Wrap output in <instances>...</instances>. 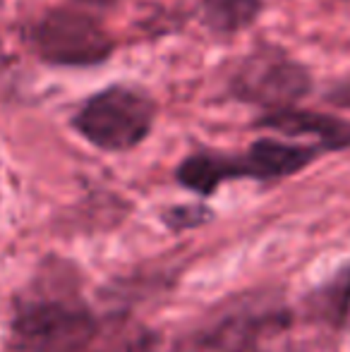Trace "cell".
Returning a JSON list of instances; mask_svg holds the SVG:
<instances>
[{"label":"cell","mask_w":350,"mask_h":352,"mask_svg":"<svg viewBox=\"0 0 350 352\" xmlns=\"http://www.w3.org/2000/svg\"><path fill=\"white\" fill-rule=\"evenodd\" d=\"M154 336L122 316H101L72 283H34L14 300L5 352H151Z\"/></svg>","instance_id":"6da1fadb"},{"label":"cell","mask_w":350,"mask_h":352,"mask_svg":"<svg viewBox=\"0 0 350 352\" xmlns=\"http://www.w3.org/2000/svg\"><path fill=\"white\" fill-rule=\"evenodd\" d=\"M324 156V148L309 142L259 137L245 151H214L197 148L175 168V180L182 190L199 197H214L230 180L281 182L303 173Z\"/></svg>","instance_id":"7a4b0ae2"},{"label":"cell","mask_w":350,"mask_h":352,"mask_svg":"<svg viewBox=\"0 0 350 352\" xmlns=\"http://www.w3.org/2000/svg\"><path fill=\"white\" fill-rule=\"evenodd\" d=\"M290 309L271 295L250 292L223 302L180 336L173 352H257L290 326Z\"/></svg>","instance_id":"3957f363"},{"label":"cell","mask_w":350,"mask_h":352,"mask_svg":"<svg viewBox=\"0 0 350 352\" xmlns=\"http://www.w3.org/2000/svg\"><path fill=\"white\" fill-rule=\"evenodd\" d=\"M156 98L137 84H111L77 106L70 125L94 148L125 153L146 142L156 125Z\"/></svg>","instance_id":"277c9868"},{"label":"cell","mask_w":350,"mask_h":352,"mask_svg":"<svg viewBox=\"0 0 350 352\" xmlns=\"http://www.w3.org/2000/svg\"><path fill=\"white\" fill-rule=\"evenodd\" d=\"M312 72L283 46L262 41L230 63L223 77L228 98L262 111L298 106L312 91Z\"/></svg>","instance_id":"5b68a950"},{"label":"cell","mask_w":350,"mask_h":352,"mask_svg":"<svg viewBox=\"0 0 350 352\" xmlns=\"http://www.w3.org/2000/svg\"><path fill=\"white\" fill-rule=\"evenodd\" d=\"M24 38L34 56L53 67H96L116 51V38L101 19L75 3L41 12Z\"/></svg>","instance_id":"8992f818"},{"label":"cell","mask_w":350,"mask_h":352,"mask_svg":"<svg viewBox=\"0 0 350 352\" xmlns=\"http://www.w3.org/2000/svg\"><path fill=\"white\" fill-rule=\"evenodd\" d=\"M254 130L281 135L285 140H309L324 148V153L348 151L350 148V120L333 113L309 111L300 106L262 111L252 122Z\"/></svg>","instance_id":"52a82bcc"},{"label":"cell","mask_w":350,"mask_h":352,"mask_svg":"<svg viewBox=\"0 0 350 352\" xmlns=\"http://www.w3.org/2000/svg\"><path fill=\"white\" fill-rule=\"evenodd\" d=\"M204 27L221 38L248 32L259 19L264 0H197Z\"/></svg>","instance_id":"ba28073f"},{"label":"cell","mask_w":350,"mask_h":352,"mask_svg":"<svg viewBox=\"0 0 350 352\" xmlns=\"http://www.w3.org/2000/svg\"><path fill=\"white\" fill-rule=\"evenodd\" d=\"M309 307L319 319L333 326H343L350 314V266L343 269L336 278L322 285L309 300Z\"/></svg>","instance_id":"9c48e42d"},{"label":"cell","mask_w":350,"mask_h":352,"mask_svg":"<svg viewBox=\"0 0 350 352\" xmlns=\"http://www.w3.org/2000/svg\"><path fill=\"white\" fill-rule=\"evenodd\" d=\"M211 218H214V211L204 204H177L161 213V223L171 232L192 230V228H199L204 223H209Z\"/></svg>","instance_id":"30bf717a"},{"label":"cell","mask_w":350,"mask_h":352,"mask_svg":"<svg viewBox=\"0 0 350 352\" xmlns=\"http://www.w3.org/2000/svg\"><path fill=\"white\" fill-rule=\"evenodd\" d=\"M324 103H329L331 108L350 111V74L336 79V82L324 91Z\"/></svg>","instance_id":"8fae6325"},{"label":"cell","mask_w":350,"mask_h":352,"mask_svg":"<svg viewBox=\"0 0 350 352\" xmlns=\"http://www.w3.org/2000/svg\"><path fill=\"white\" fill-rule=\"evenodd\" d=\"M75 5H85V8H98V5H111L116 0H70Z\"/></svg>","instance_id":"7c38bea8"},{"label":"cell","mask_w":350,"mask_h":352,"mask_svg":"<svg viewBox=\"0 0 350 352\" xmlns=\"http://www.w3.org/2000/svg\"><path fill=\"white\" fill-rule=\"evenodd\" d=\"M3 60H5V51H3V41H0V65H3Z\"/></svg>","instance_id":"4fadbf2b"}]
</instances>
